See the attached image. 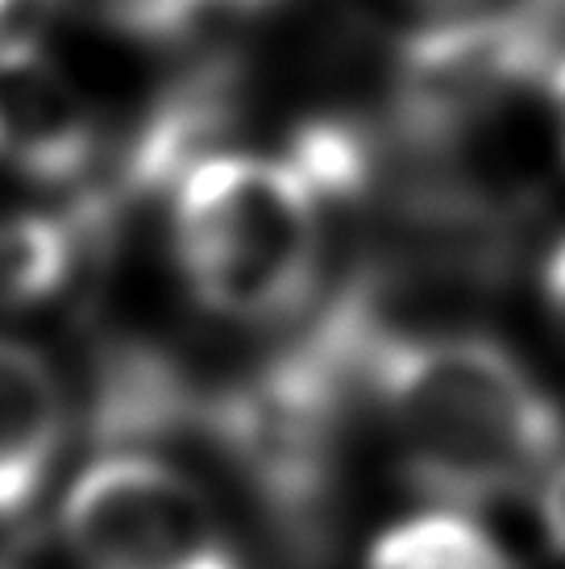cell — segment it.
<instances>
[{"label":"cell","instance_id":"cell-1","mask_svg":"<svg viewBox=\"0 0 565 569\" xmlns=\"http://www.w3.org/2000/svg\"><path fill=\"white\" fill-rule=\"evenodd\" d=\"M366 391L408 478L449 507L524 495L562 461L565 425L553 396L487 337L387 332Z\"/></svg>","mask_w":565,"mask_h":569},{"label":"cell","instance_id":"cell-2","mask_svg":"<svg viewBox=\"0 0 565 569\" xmlns=\"http://www.w3.org/2000/svg\"><path fill=\"white\" fill-rule=\"evenodd\" d=\"M320 196L287 154L212 150L175 179L171 246L191 296L241 325L296 317L325 262Z\"/></svg>","mask_w":565,"mask_h":569},{"label":"cell","instance_id":"cell-3","mask_svg":"<svg viewBox=\"0 0 565 569\" xmlns=\"http://www.w3.org/2000/svg\"><path fill=\"white\" fill-rule=\"evenodd\" d=\"M557 17L545 4L457 13L412 33L395 67V133L437 159L495 121L519 92L549 80Z\"/></svg>","mask_w":565,"mask_h":569},{"label":"cell","instance_id":"cell-4","mask_svg":"<svg viewBox=\"0 0 565 569\" xmlns=\"http://www.w3.org/2000/svg\"><path fill=\"white\" fill-rule=\"evenodd\" d=\"M63 540L79 569H241L205 490L150 453L96 458L67 490Z\"/></svg>","mask_w":565,"mask_h":569},{"label":"cell","instance_id":"cell-5","mask_svg":"<svg viewBox=\"0 0 565 569\" xmlns=\"http://www.w3.org/2000/svg\"><path fill=\"white\" fill-rule=\"evenodd\" d=\"M109 150V133L88 96L47 63L42 47L0 54V171L33 183H88Z\"/></svg>","mask_w":565,"mask_h":569},{"label":"cell","instance_id":"cell-6","mask_svg":"<svg viewBox=\"0 0 565 569\" xmlns=\"http://www.w3.org/2000/svg\"><path fill=\"white\" fill-rule=\"evenodd\" d=\"M67 403L38 349L0 337V523L42 495L63 449Z\"/></svg>","mask_w":565,"mask_h":569},{"label":"cell","instance_id":"cell-7","mask_svg":"<svg viewBox=\"0 0 565 569\" xmlns=\"http://www.w3.org/2000/svg\"><path fill=\"white\" fill-rule=\"evenodd\" d=\"M83 241L88 238L71 212L0 208V308H21L63 291Z\"/></svg>","mask_w":565,"mask_h":569},{"label":"cell","instance_id":"cell-8","mask_svg":"<svg viewBox=\"0 0 565 569\" xmlns=\"http://www.w3.org/2000/svg\"><path fill=\"white\" fill-rule=\"evenodd\" d=\"M366 569H519L483 523L462 511H424L391 523L370 549Z\"/></svg>","mask_w":565,"mask_h":569},{"label":"cell","instance_id":"cell-9","mask_svg":"<svg viewBox=\"0 0 565 569\" xmlns=\"http://www.w3.org/2000/svg\"><path fill=\"white\" fill-rule=\"evenodd\" d=\"M220 0H54V9L133 42H171L200 26Z\"/></svg>","mask_w":565,"mask_h":569},{"label":"cell","instance_id":"cell-10","mask_svg":"<svg viewBox=\"0 0 565 569\" xmlns=\"http://www.w3.org/2000/svg\"><path fill=\"white\" fill-rule=\"evenodd\" d=\"M54 13V0H0V54L42 47V26Z\"/></svg>","mask_w":565,"mask_h":569},{"label":"cell","instance_id":"cell-11","mask_svg":"<svg viewBox=\"0 0 565 569\" xmlns=\"http://www.w3.org/2000/svg\"><path fill=\"white\" fill-rule=\"evenodd\" d=\"M541 516H545V532H549V545L565 557V461H557L545 478V503H541Z\"/></svg>","mask_w":565,"mask_h":569},{"label":"cell","instance_id":"cell-12","mask_svg":"<svg viewBox=\"0 0 565 569\" xmlns=\"http://www.w3.org/2000/svg\"><path fill=\"white\" fill-rule=\"evenodd\" d=\"M545 303H549V317L557 325V332L565 337V241L545 262Z\"/></svg>","mask_w":565,"mask_h":569},{"label":"cell","instance_id":"cell-13","mask_svg":"<svg viewBox=\"0 0 565 569\" xmlns=\"http://www.w3.org/2000/svg\"><path fill=\"white\" fill-rule=\"evenodd\" d=\"M549 112H553V126H557L562 154H565V54L553 63V71H549Z\"/></svg>","mask_w":565,"mask_h":569},{"label":"cell","instance_id":"cell-14","mask_svg":"<svg viewBox=\"0 0 565 569\" xmlns=\"http://www.w3.org/2000/svg\"><path fill=\"white\" fill-rule=\"evenodd\" d=\"M279 0H220V9H270Z\"/></svg>","mask_w":565,"mask_h":569},{"label":"cell","instance_id":"cell-15","mask_svg":"<svg viewBox=\"0 0 565 569\" xmlns=\"http://www.w3.org/2000/svg\"><path fill=\"white\" fill-rule=\"evenodd\" d=\"M536 4H545L553 17H565V0H536Z\"/></svg>","mask_w":565,"mask_h":569},{"label":"cell","instance_id":"cell-16","mask_svg":"<svg viewBox=\"0 0 565 569\" xmlns=\"http://www.w3.org/2000/svg\"><path fill=\"white\" fill-rule=\"evenodd\" d=\"M0 569H13V566H4V561H0Z\"/></svg>","mask_w":565,"mask_h":569}]
</instances>
